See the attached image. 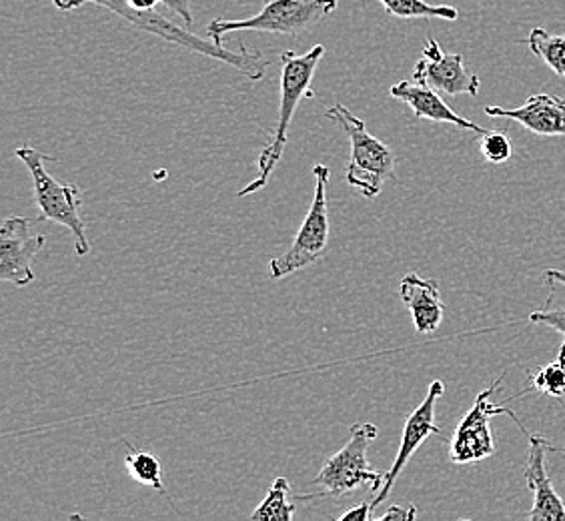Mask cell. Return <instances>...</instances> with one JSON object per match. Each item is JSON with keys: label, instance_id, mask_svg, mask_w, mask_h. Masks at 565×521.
<instances>
[{"label": "cell", "instance_id": "obj_22", "mask_svg": "<svg viewBox=\"0 0 565 521\" xmlns=\"http://www.w3.org/2000/svg\"><path fill=\"white\" fill-rule=\"evenodd\" d=\"M530 323L552 327L554 331L564 336L565 343V305H562V307H552L550 301H547L545 307L533 311L532 316H530Z\"/></svg>", "mask_w": 565, "mask_h": 521}, {"label": "cell", "instance_id": "obj_19", "mask_svg": "<svg viewBox=\"0 0 565 521\" xmlns=\"http://www.w3.org/2000/svg\"><path fill=\"white\" fill-rule=\"evenodd\" d=\"M125 467L132 479H137L141 486H149L154 491L164 493L163 466L159 457L152 456L151 451H139L132 449L125 457Z\"/></svg>", "mask_w": 565, "mask_h": 521}, {"label": "cell", "instance_id": "obj_25", "mask_svg": "<svg viewBox=\"0 0 565 521\" xmlns=\"http://www.w3.org/2000/svg\"><path fill=\"white\" fill-rule=\"evenodd\" d=\"M417 518V508L415 506H392L383 515H377L380 521H412Z\"/></svg>", "mask_w": 565, "mask_h": 521}, {"label": "cell", "instance_id": "obj_16", "mask_svg": "<svg viewBox=\"0 0 565 521\" xmlns=\"http://www.w3.org/2000/svg\"><path fill=\"white\" fill-rule=\"evenodd\" d=\"M527 46L533 55L542 59L557 76H565V36L552 34L544 26H535L527 36Z\"/></svg>", "mask_w": 565, "mask_h": 521}, {"label": "cell", "instance_id": "obj_1", "mask_svg": "<svg viewBox=\"0 0 565 521\" xmlns=\"http://www.w3.org/2000/svg\"><path fill=\"white\" fill-rule=\"evenodd\" d=\"M58 11H75L85 4H97L103 9H109L120 17L122 21L137 26L139 31L161 36L169 43L179 44L186 51H193L199 55L217 59L225 65L233 66L237 73L247 76L249 81H262L265 71L269 68V61L263 56L262 51H253L247 44H241L239 51H228L223 44L215 41H203L201 36L189 33L183 26L169 21L163 14L157 11L139 12L132 9L129 0H53Z\"/></svg>", "mask_w": 565, "mask_h": 521}, {"label": "cell", "instance_id": "obj_2", "mask_svg": "<svg viewBox=\"0 0 565 521\" xmlns=\"http://www.w3.org/2000/svg\"><path fill=\"white\" fill-rule=\"evenodd\" d=\"M326 56V46L316 44L305 55H295L294 51H285L281 55V98H279V120L273 130L271 142L263 149L257 161V179H253L249 185L243 187L239 196H249L262 191L267 185L275 167L281 161L287 135L295 117V110L299 109L305 97H311V83L317 73V66Z\"/></svg>", "mask_w": 565, "mask_h": 521}, {"label": "cell", "instance_id": "obj_5", "mask_svg": "<svg viewBox=\"0 0 565 521\" xmlns=\"http://www.w3.org/2000/svg\"><path fill=\"white\" fill-rule=\"evenodd\" d=\"M17 159H21L29 173L33 177L34 201L43 221H51L66 227L75 237V251L78 257L87 255L90 243L87 240V227L81 217V191L75 183H61L49 173L46 163L55 161L33 147L17 149Z\"/></svg>", "mask_w": 565, "mask_h": 521}, {"label": "cell", "instance_id": "obj_17", "mask_svg": "<svg viewBox=\"0 0 565 521\" xmlns=\"http://www.w3.org/2000/svg\"><path fill=\"white\" fill-rule=\"evenodd\" d=\"M387 14L397 19H441L457 21L459 12L449 4H429L425 0H380Z\"/></svg>", "mask_w": 565, "mask_h": 521}, {"label": "cell", "instance_id": "obj_15", "mask_svg": "<svg viewBox=\"0 0 565 521\" xmlns=\"http://www.w3.org/2000/svg\"><path fill=\"white\" fill-rule=\"evenodd\" d=\"M399 297L412 313L417 333L431 336L439 329L446 313V305L441 301L437 283L424 279L417 273H409L399 283Z\"/></svg>", "mask_w": 565, "mask_h": 521}, {"label": "cell", "instance_id": "obj_10", "mask_svg": "<svg viewBox=\"0 0 565 521\" xmlns=\"http://www.w3.org/2000/svg\"><path fill=\"white\" fill-rule=\"evenodd\" d=\"M444 393H446V383L439 380L431 381L424 402L419 403L417 410L407 417L405 427H403L402 446H399L397 457L393 461L392 469L385 476V483H383L380 493H375V498L371 500L373 510H377L381 503L390 498L395 481L402 476L403 469L409 464V459L414 457L415 451L424 446L431 435H441L439 425L435 424V405Z\"/></svg>", "mask_w": 565, "mask_h": 521}, {"label": "cell", "instance_id": "obj_26", "mask_svg": "<svg viewBox=\"0 0 565 521\" xmlns=\"http://www.w3.org/2000/svg\"><path fill=\"white\" fill-rule=\"evenodd\" d=\"M159 2H161V0H129V4H131L132 9L139 12L154 11Z\"/></svg>", "mask_w": 565, "mask_h": 521}, {"label": "cell", "instance_id": "obj_9", "mask_svg": "<svg viewBox=\"0 0 565 521\" xmlns=\"http://www.w3.org/2000/svg\"><path fill=\"white\" fill-rule=\"evenodd\" d=\"M46 245L43 233H31V219H4L0 228V281L26 287L36 279L33 260Z\"/></svg>", "mask_w": 565, "mask_h": 521}, {"label": "cell", "instance_id": "obj_13", "mask_svg": "<svg viewBox=\"0 0 565 521\" xmlns=\"http://www.w3.org/2000/svg\"><path fill=\"white\" fill-rule=\"evenodd\" d=\"M486 115L518 120L523 129L540 137H565V98L555 95H533L515 109L490 105L486 107Z\"/></svg>", "mask_w": 565, "mask_h": 521}, {"label": "cell", "instance_id": "obj_14", "mask_svg": "<svg viewBox=\"0 0 565 521\" xmlns=\"http://www.w3.org/2000/svg\"><path fill=\"white\" fill-rule=\"evenodd\" d=\"M390 95L397 100H403L409 109L414 110L417 120H434V123H447L456 125L459 129L476 130L481 135L483 130L473 120L457 115L456 110L447 105L435 88L422 85L417 81H402L390 88Z\"/></svg>", "mask_w": 565, "mask_h": 521}, {"label": "cell", "instance_id": "obj_18", "mask_svg": "<svg viewBox=\"0 0 565 521\" xmlns=\"http://www.w3.org/2000/svg\"><path fill=\"white\" fill-rule=\"evenodd\" d=\"M291 483L287 478H277L273 481L267 498L262 506L250 513L253 521H291L295 518V506L287 501V493Z\"/></svg>", "mask_w": 565, "mask_h": 521}, {"label": "cell", "instance_id": "obj_8", "mask_svg": "<svg viewBox=\"0 0 565 521\" xmlns=\"http://www.w3.org/2000/svg\"><path fill=\"white\" fill-rule=\"evenodd\" d=\"M503 378H505V373H501L500 378H495L488 390L479 393L476 402L471 405V410L457 425L456 434H454L451 444H449V459L457 466L478 464V461H483V459H488V457L495 454V442H493L490 427V419L493 415H501V413L510 415L511 419L522 427L523 434L530 435L527 429L518 422L515 413L491 403V395L498 391Z\"/></svg>", "mask_w": 565, "mask_h": 521}, {"label": "cell", "instance_id": "obj_11", "mask_svg": "<svg viewBox=\"0 0 565 521\" xmlns=\"http://www.w3.org/2000/svg\"><path fill=\"white\" fill-rule=\"evenodd\" d=\"M414 81L435 88L449 97L469 95L478 97L481 78L469 73L463 65V55H446L435 39H427L424 55L414 68Z\"/></svg>", "mask_w": 565, "mask_h": 521}, {"label": "cell", "instance_id": "obj_3", "mask_svg": "<svg viewBox=\"0 0 565 521\" xmlns=\"http://www.w3.org/2000/svg\"><path fill=\"white\" fill-rule=\"evenodd\" d=\"M380 429L373 424H355L351 427L348 444L339 449L335 456L329 457L326 466L313 479L317 493L301 496L299 500H316V498H345L355 493L359 488H371L373 493H380L385 476L370 466L367 451L377 439Z\"/></svg>", "mask_w": 565, "mask_h": 521}, {"label": "cell", "instance_id": "obj_12", "mask_svg": "<svg viewBox=\"0 0 565 521\" xmlns=\"http://www.w3.org/2000/svg\"><path fill=\"white\" fill-rule=\"evenodd\" d=\"M547 449H554L550 439H545L544 435H530L527 464L523 469L533 496L532 510L527 511L530 521H565V501L555 491L545 467Z\"/></svg>", "mask_w": 565, "mask_h": 521}, {"label": "cell", "instance_id": "obj_4", "mask_svg": "<svg viewBox=\"0 0 565 521\" xmlns=\"http://www.w3.org/2000/svg\"><path fill=\"white\" fill-rule=\"evenodd\" d=\"M326 117L335 120L351 142V157L345 173L349 185L355 187L365 199L380 196L385 181L395 179V155L392 147L373 137L365 123L345 105L329 107Z\"/></svg>", "mask_w": 565, "mask_h": 521}, {"label": "cell", "instance_id": "obj_24", "mask_svg": "<svg viewBox=\"0 0 565 521\" xmlns=\"http://www.w3.org/2000/svg\"><path fill=\"white\" fill-rule=\"evenodd\" d=\"M161 2H163L167 9H171L177 17H181L183 22H185V26H193L195 24L191 0H161Z\"/></svg>", "mask_w": 565, "mask_h": 521}, {"label": "cell", "instance_id": "obj_27", "mask_svg": "<svg viewBox=\"0 0 565 521\" xmlns=\"http://www.w3.org/2000/svg\"><path fill=\"white\" fill-rule=\"evenodd\" d=\"M545 279L550 283H559V285H564L565 287V272H557V269H547V272L544 273Z\"/></svg>", "mask_w": 565, "mask_h": 521}, {"label": "cell", "instance_id": "obj_20", "mask_svg": "<svg viewBox=\"0 0 565 521\" xmlns=\"http://www.w3.org/2000/svg\"><path fill=\"white\" fill-rule=\"evenodd\" d=\"M530 375V387L523 393H530V390L540 391L550 397H564L565 395V343L559 349V355L552 363L544 365L542 370L527 371Z\"/></svg>", "mask_w": 565, "mask_h": 521}, {"label": "cell", "instance_id": "obj_23", "mask_svg": "<svg viewBox=\"0 0 565 521\" xmlns=\"http://www.w3.org/2000/svg\"><path fill=\"white\" fill-rule=\"evenodd\" d=\"M339 521H370L377 520L375 510H373V503L371 501H361L355 508L345 511L343 515H339Z\"/></svg>", "mask_w": 565, "mask_h": 521}, {"label": "cell", "instance_id": "obj_21", "mask_svg": "<svg viewBox=\"0 0 565 521\" xmlns=\"http://www.w3.org/2000/svg\"><path fill=\"white\" fill-rule=\"evenodd\" d=\"M481 152L493 164L508 163L513 155L510 137L503 130H483L481 135Z\"/></svg>", "mask_w": 565, "mask_h": 521}, {"label": "cell", "instance_id": "obj_6", "mask_svg": "<svg viewBox=\"0 0 565 521\" xmlns=\"http://www.w3.org/2000/svg\"><path fill=\"white\" fill-rule=\"evenodd\" d=\"M338 9V0H267L262 12L245 21L217 19L207 26L211 41L221 44V39L235 31H262V33L299 36L305 31L327 19Z\"/></svg>", "mask_w": 565, "mask_h": 521}, {"label": "cell", "instance_id": "obj_7", "mask_svg": "<svg viewBox=\"0 0 565 521\" xmlns=\"http://www.w3.org/2000/svg\"><path fill=\"white\" fill-rule=\"evenodd\" d=\"M329 174H331L329 167L316 164V169H313V177H316L313 203H311L307 217L303 219V225L295 235L294 245L269 263V275H271L273 281H279L282 277L301 272L326 255L327 247H329V235H331L329 201H327Z\"/></svg>", "mask_w": 565, "mask_h": 521}]
</instances>
